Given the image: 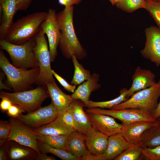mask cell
Here are the masks:
<instances>
[{
    "instance_id": "6da1fadb",
    "label": "cell",
    "mask_w": 160,
    "mask_h": 160,
    "mask_svg": "<svg viewBox=\"0 0 160 160\" xmlns=\"http://www.w3.org/2000/svg\"><path fill=\"white\" fill-rule=\"evenodd\" d=\"M73 6L65 7L56 14L60 31L59 43L60 49L64 56L72 59L75 56L79 60H82L87 56L86 51L82 46L75 33L73 25Z\"/></svg>"
},
{
    "instance_id": "7a4b0ae2",
    "label": "cell",
    "mask_w": 160,
    "mask_h": 160,
    "mask_svg": "<svg viewBox=\"0 0 160 160\" xmlns=\"http://www.w3.org/2000/svg\"><path fill=\"white\" fill-rule=\"evenodd\" d=\"M47 12H38L23 16L13 22L5 39L11 43L23 44L33 37L40 29Z\"/></svg>"
},
{
    "instance_id": "3957f363",
    "label": "cell",
    "mask_w": 160,
    "mask_h": 160,
    "mask_svg": "<svg viewBox=\"0 0 160 160\" xmlns=\"http://www.w3.org/2000/svg\"><path fill=\"white\" fill-rule=\"evenodd\" d=\"M0 67L6 76L9 87L14 92L27 90L32 85L36 83L40 73L39 67L27 70L15 67L1 50Z\"/></svg>"
},
{
    "instance_id": "277c9868",
    "label": "cell",
    "mask_w": 160,
    "mask_h": 160,
    "mask_svg": "<svg viewBox=\"0 0 160 160\" xmlns=\"http://www.w3.org/2000/svg\"><path fill=\"white\" fill-rule=\"evenodd\" d=\"M35 44L34 36L21 44H14L5 39L0 40L1 48L9 54L12 64L17 68H21L39 67L34 53Z\"/></svg>"
},
{
    "instance_id": "5b68a950",
    "label": "cell",
    "mask_w": 160,
    "mask_h": 160,
    "mask_svg": "<svg viewBox=\"0 0 160 160\" xmlns=\"http://www.w3.org/2000/svg\"><path fill=\"white\" fill-rule=\"evenodd\" d=\"M160 97V79L154 85L134 93L130 98L111 109H137L151 114L158 105Z\"/></svg>"
},
{
    "instance_id": "8992f818",
    "label": "cell",
    "mask_w": 160,
    "mask_h": 160,
    "mask_svg": "<svg viewBox=\"0 0 160 160\" xmlns=\"http://www.w3.org/2000/svg\"><path fill=\"white\" fill-rule=\"evenodd\" d=\"M4 97L9 99L13 104L21 107L25 112L34 111L41 107L42 103L49 95L46 85L39 86L30 90L13 93L1 91L0 97Z\"/></svg>"
},
{
    "instance_id": "52a82bcc",
    "label": "cell",
    "mask_w": 160,
    "mask_h": 160,
    "mask_svg": "<svg viewBox=\"0 0 160 160\" xmlns=\"http://www.w3.org/2000/svg\"><path fill=\"white\" fill-rule=\"evenodd\" d=\"M34 37L36 41L34 53L40 68V73L36 84L39 86H45L47 82L55 81L51 67L49 46L45 34L41 29Z\"/></svg>"
},
{
    "instance_id": "ba28073f",
    "label": "cell",
    "mask_w": 160,
    "mask_h": 160,
    "mask_svg": "<svg viewBox=\"0 0 160 160\" xmlns=\"http://www.w3.org/2000/svg\"><path fill=\"white\" fill-rule=\"evenodd\" d=\"M86 111L88 113H95L107 115L120 120L122 123H128L139 121L155 122L159 121L153 118L151 114L137 109L106 110L96 107L88 108Z\"/></svg>"
},
{
    "instance_id": "9c48e42d",
    "label": "cell",
    "mask_w": 160,
    "mask_h": 160,
    "mask_svg": "<svg viewBox=\"0 0 160 160\" xmlns=\"http://www.w3.org/2000/svg\"><path fill=\"white\" fill-rule=\"evenodd\" d=\"M11 129L7 140H13L31 147L37 153H41L38 144L36 134L33 129L16 118L10 117L9 121Z\"/></svg>"
},
{
    "instance_id": "30bf717a",
    "label": "cell",
    "mask_w": 160,
    "mask_h": 160,
    "mask_svg": "<svg viewBox=\"0 0 160 160\" xmlns=\"http://www.w3.org/2000/svg\"><path fill=\"white\" fill-rule=\"evenodd\" d=\"M58 112L51 102L27 114H20L16 119L30 128L34 129L49 124L57 118Z\"/></svg>"
},
{
    "instance_id": "8fae6325",
    "label": "cell",
    "mask_w": 160,
    "mask_h": 160,
    "mask_svg": "<svg viewBox=\"0 0 160 160\" xmlns=\"http://www.w3.org/2000/svg\"><path fill=\"white\" fill-rule=\"evenodd\" d=\"M56 14L55 9H49L40 26V29L47 37L51 62L54 61L57 55V49L59 45L60 36Z\"/></svg>"
},
{
    "instance_id": "7c38bea8",
    "label": "cell",
    "mask_w": 160,
    "mask_h": 160,
    "mask_svg": "<svg viewBox=\"0 0 160 160\" xmlns=\"http://www.w3.org/2000/svg\"><path fill=\"white\" fill-rule=\"evenodd\" d=\"M146 41L144 48L140 51L141 55L160 65V30L158 27L152 25L145 30Z\"/></svg>"
},
{
    "instance_id": "4fadbf2b",
    "label": "cell",
    "mask_w": 160,
    "mask_h": 160,
    "mask_svg": "<svg viewBox=\"0 0 160 160\" xmlns=\"http://www.w3.org/2000/svg\"><path fill=\"white\" fill-rule=\"evenodd\" d=\"M92 126L109 136L121 133L122 124L118 123L113 117L102 114L87 113Z\"/></svg>"
},
{
    "instance_id": "5bb4252c",
    "label": "cell",
    "mask_w": 160,
    "mask_h": 160,
    "mask_svg": "<svg viewBox=\"0 0 160 160\" xmlns=\"http://www.w3.org/2000/svg\"><path fill=\"white\" fill-rule=\"evenodd\" d=\"M121 133L130 143L134 145L139 144L143 133L151 127L160 124L158 121L155 122L145 121L131 123H122Z\"/></svg>"
},
{
    "instance_id": "9a60e30c",
    "label": "cell",
    "mask_w": 160,
    "mask_h": 160,
    "mask_svg": "<svg viewBox=\"0 0 160 160\" xmlns=\"http://www.w3.org/2000/svg\"><path fill=\"white\" fill-rule=\"evenodd\" d=\"M85 135L86 144L88 151L94 155L103 158L108 146V136L92 126Z\"/></svg>"
},
{
    "instance_id": "2e32d148",
    "label": "cell",
    "mask_w": 160,
    "mask_h": 160,
    "mask_svg": "<svg viewBox=\"0 0 160 160\" xmlns=\"http://www.w3.org/2000/svg\"><path fill=\"white\" fill-rule=\"evenodd\" d=\"M155 78V75L151 71L137 67L132 76V84L128 90L127 97L129 99L134 93L155 85L157 83Z\"/></svg>"
},
{
    "instance_id": "e0dca14e",
    "label": "cell",
    "mask_w": 160,
    "mask_h": 160,
    "mask_svg": "<svg viewBox=\"0 0 160 160\" xmlns=\"http://www.w3.org/2000/svg\"><path fill=\"white\" fill-rule=\"evenodd\" d=\"M0 40L5 39L17 11L16 0H0Z\"/></svg>"
},
{
    "instance_id": "ac0fdd59",
    "label": "cell",
    "mask_w": 160,
    "mask_h": 160,
    "mask_svg": "<svg viewBox=\"0 0 160 160\" xmlns=\"http://www.w3.org/2000/svg\"><path fill=\"white\" fill-rule=\"evenodd\" d=\"M8 160H33L37 153L32 148L13 140H7L3 145Z\"/></svg>"
},
{
    "instance_id": "d6986e66",
    "label": "cell",
    "mask_w": 160,
    "mask_h": 160,
    "mask_svg": "<svg viewBox=\"0 0 160 160\" xmlns=\"http://www.w3.org/2000/svg\"><path fill=\"white\" fill-rule=\"evenodd\" d=\"M84 103L78 99H73L68 108L72 114L76 130L85 134L92 124L83 109Z\"/></svg>"
},
{
    "instance_id": "ffe728a7",
    "label": "cell",
    "mask_w": 160,
    "mask_h": 160,
    "mask_svg": "<svg viewBox=\"0 0 160 160\" xmlns=\"http://www.w3.org/2000/svg\"><path fill=\"white\" fill-rule=\"evenodd\" d=\"M86 147L85 134L75 130L69 135L66 151L79 160H81L89 152Z\"/></svg>"
},
{
    "instance_id": "44dd1931",
    "label": "cell",
    "mask_w": 160,
    "mask_h": 160,
    "mask_svg": "<svg viewBox=\"0 0 160 160\" xmlns=\"http://www.w3.org/2000/svg\"><path fill=\"white\" fill-rule=\"evenodd\" d=\"M133 145L121 133L109 136L108 146L103 155V160H114L126 149Z\"/></svg>"
},
{
    "instance_id": "7402d4cb",
    "label": "cell",
    "mask_w": 160,
    "mask_h": 160,
    "mask_svg": "<svg viewBox=\"0 0 160 160\" xmlns=\"http://www.w3.org/2000/svg\"><path fill=\"white\" fill-rule=\"evenodd\" d=\"M51 102L53 104L58 113L66 110L74 99L71 95L63 92L57 86L55 81L45 84Z\"/></svg>"
},
{
    "instance_id": "603a6c76",
    "label": "cell",
    "mask_w": 160,
    "mask_h": 160,
    "mask_svg": "<svg viewBox=\"0 0 160 160\" xmlns=\"http://www.w3.org/2000/svg\"><path fill=\"white\" fill-rule=\"evenodd\" d=\"M100 75L93 73L88 80L79 85L74 92L71 95L74 99H78L83 102L84 104L89 101L90 95L92 92L96 91L101 87L98 83Z\"/></svg>"
},
{
    "instance_id": "cb8c5ba5",
    "label": "cell",
    "mask_w": 160,
    "mask_h": 160,
    "mask_svg": "<svg viewBox=\"0 0 160 160\" xmlns=\"http://www.w3.org/2000/svg\"><path fill=\"white\" fill-rule=\"evenodd\" d=\"M33 130L36 135H70L73 131L76 130L57 119L51 123Z\"/></svg>"
},
{
    "instance_id": "d4e9b609",
    "label": "cell",
    "mask_w": 160,
    "mask_h": 160,
    "mask_svg": "<svg viewBox=\"0 0 160 160\" xmlns=\"http://www.w3.org/2000/svg\"><path fill=\"white\" fill-rule=\"evenodd\" d=\"M140 144L143 148H152L160 145V124L146 130L142 135Z\"/></svg>"
},
{
    "instance_id": "484cf974",
    "label": "cell",
    "mask_w": 160,
    "mask_h": 160,
    "mask_svg": "<svg viewBox=\"0 0 160 160\" xmlns=\"http://www.w3.org/2000/svg\"><path fill=\"white\" fill-rule=\"evenodd\" d=\"M128 89L124 88L120 90V95L113 99L105 101L95 102L89 100L84 104V106L88 108L98 107L102 108L111 109L114 106L127 100Z\"/></svg>"
},
{
    "instance_id": "4316f807",
    "label": "cell",
    "mask_w": 160,
    "mask_h": 160,
    "mask_svg": "<svg viewBox=\"0 0 160 160\" xmlns=\"http://www.w3.org/2000/svg\"><path fill=\"white\" fill-rule=\"evenodd\" d=\"M69 135H37L38 140L56 148L66 151L67 140Z\"/></svg>"
},
{
    "instance_id": "83f0119b",
    "label": "cell",
    "mask_w": 160,
    "mask_h": 160,
    "mask_svg": "<svg viewBox=\"0 0 160 160\" xmlns=\"http://www.w3.org/2000/svg\"><path fill=\"white\" fill-rule=\"evenodd\" d=\"M72 59L74 71L71 84L76 86L88 80L92 75L89 70L85 69L79 62L78 59L75 56H73Z\"/></svg>"
},
{
    "instance_id": "f1b7e54d",
    "label": "cell",
    "mask_w": 160,
    "mask_h": 160,
    "mask_svg": "<svg viewBox=\"0 0 160 160\" xmlns=\"http://www.w3.org/2000/svg\"><path fill=\"white\" fill-rule=\"evenodd\" d=\"M38 144L41 153H50L63 160H79L78 158L64 150L53 148L39 140Z\"/></svg>"
},
{
    "instance_id": "f546056e",
    "label": "cell",
    "mask_w": 160,
    "mask_h": 160,
    "mask_svg": "<svg viewBox=\"0 0 160 160\" xmlns=\"http://www.w3.org/2000/svg\"><path fill=\"white\" fill-rule=\"evenodd\" d=\"M145 0H120L116 4V7L127 13H132L140 8H145Z\"/></svg>"
},
{
    "instance_id": "4dcf8cb0",
    "label": "cell",
    "mask_w": 160,
    "mask_h": 160,
    "mask_svg": "<svg viewBox=\"0 0 160 160\" xmlns=\"http://www.w3.org/2000/svg\"><path fill=\"white\" fill-rule=\"evenodd\" d=\"M143 148L140 144L134 145L125 150L114 160H137L142 156Z\"/></svg>"
},
{
    "instance_id": "1f68e13d",
    "label": "cell",
    "mask_w": 160,
    "mask_h": 160,
    "mask_svg": "<svg viewBox=\"0 0 160 160\" xmlns=\"http://www.w3.org/2000/svg\"><path fill=\"white\" fill-rule=\"evenodd\" d=\"M145 1V9L150 14L160 30V1Z\"/></svg>"
},
{
    "instance_id": "d6a6232c",
    "label": "cell",
    "mask_w": 160,
    "mask_h": 160,
    "mask_svg": "<svg viewBox=\"0 0 160 160\" xmlns=\"http://www.w3.org/2000/svg\"><path fill=\"white\" fill-rule=\"evenodd\" d=\"M142 156L148 160H160V145L153 148H143Z\"/></svg>"
},
{
    "instance_id": "836d02e7",
    "label": "cell",
    "mask_w": 160,
    "mask_h": 160,
    "mask_svg": "<svg viewBox=\"0 0 160 160\" xmlns=\"http://www.w3.org/2000/svg\"><path fill=\"white\" fill-rule=\"evenodd\" d=\"M11 125L9 121H0V146L3 145L7 141L10 133Z\"/></svg>"
},
{
    "instance_id": "e575fe53",
    "label": "cell",
    "mask_w": 160,
    "mask_h": 160,
    "mask_svg": "<svg viewBox=\"0 0 160 160\" xmlns=\"http://www.w3.org/2000/svg\"><path fill=\"white\" fill-rule=\"evenodd\" d=\"M56 119L76 130L73 117L68 108L63 112L59 113Z\"/></svg>"
},
{
    "instance_id": "d590c367",
    "label": "cell",
    "mask_w": 160,
    "mask_h": 160,
    "mask_svg": "<svg viewBox=\"0 0 160 160\" xmlns=\"http://www.w3.org/2000/svg\"><path fill=\"white\" fill-rule=\"evenodd\" d=\"M52 72L53 76L65 90L72 93L74 92L76 86L69 84L65 79L57 74L54 70H52Z\"/></svg>"
},
{
    "instance_id": "8d00e7d4",
    "label": "cell",
    "mask_w": 160,
    "mask_h": 160,
    "mask_svg": "<svg viewBox=\"0 0 160 160\" xmlns=\"http://www.w3.org/2000/svg\"><path fill=\"white\" fill-rule=\"evenodd\" d=\"M24 112H25L21 107L17 105L12 104L6 113L8 116L16 118Z\"/></svg>"
},
{
    "instance_id": "74e56055",
    "label": "cell",
    "mask_w": 160,
    "mask_h": 160,
    "mask_svg": "<svg viewBox=\"0 0 160 160\" xmlns=\"http://www.w3.org/2000/svg\"><path fill=\"white\" fill-rule=\"evenodd\" d=\"M1 99L0 103V109L3 113L6 112L12 104L11 101L8 98L4 97H0Z\"/></svg>"
},
{
    "instance_id": "f35d334b",
    "label": "cell",
    "mask_w": 160,
    "mask_h": 160,
    "mask_svg": "<svg viewBox=\"0 0 160 160\" xmlns=\"http://www.w3.org/2000/svg\"><path fill=\"white\" fill-rule=\"evenodd\" d=\"M16 0L17 11L26 10L32 1V0Z\"/></svg>"
},
{
    "instance_id": "ab89813d",
    "label": "cell",
    "mask_w": 160,
    "mask_h": 160,
    "mask_svg": "<svg viewBox=\"0 0 160 160\" xmlns=\"http://www.w3.org/2000/svg\"><path fill=\"white\" fill-rule=\"evenodd\" d=\"M83 0H58L59 3L65 7L73 6V4H78Z\"/></svg>"
},
{
    "instance_id": "60d3db41",
    "label": "cell",
    "mask_w": 160,
    "mask_h": 160,
    "mask_svg": "<svg viewBox=\"0 0 160 160\" xmlns=\"http://www.w3.org/2000/svg\"><path fill=\"white\" fill-rule=\"evenodd\" d=\"M34 160H55V158L47 155V154L40 153H37Z\"/></svg>"
},
{
    "instance_id": "b9f144b4",
    "label": "cell",
    "mask_w": 160,
    "mask_h": 160,
    "mask_svg": "<svg viewBox=\"0 0 160 160\" xmlns=\"http://www.w3.org/2000/svg\"><path fill=\"white\" fill-rule=\"evenodd\" d=\"M82 160H103V157L94 155L89 151L88 153L81 159Z\"/></svg>"
},
{
    "instance_id": "7bdbcfd3",
    "label": "cell",
    "mask_w": 160,
    "mask_h": 160,
    "mask_svg": "<svg viewBox=\"0 0 160 160\" xmlns=\"http://www.w3.org/2000/svg\"><path fill=\"white\" fill-rule=\"evenodd\" d=\"M151 115L153 118L156 119L160 117V100L156 108Z\"/></svg>"
},
{
    "instance_id": "ee69618b",
    "label": "cell",
    "mask_w": 160,
    "mask_h": 160,
    "mask_svg": "<svg viewBox=\"0 0 160 160\" xmlns=\"http://www.w3.org/2000/svg\"><path fill=\"white\" fill-rule=\"evenodd\" d=\"M7 156L6 151L3 145L0 147V160H7Z\"/></svg>"
},
{
    "instance_id": "f6af8a7d",
    "label": "cell",
    "mask_w": 160,
    "mask_h": 160,
    "mask_svg": "<svg viewBox=\"0 0 160 160\" xmlns=\"http://www.w3.org/2000/svg\"><path fill=\"white\" fill-rule=\"evenodd\" d=\"M2 76H1V75L0 76V89H4L5 90H11V89L9 88V87H7L4 84L2 81Z\"/></svg>"
},
{
    "instance_id": "bcb514c9",
    "label": "cell",
    "mask_w": 160,
    "mask_h": 160,
    "mask_svg": "<svg viewBox=\"0 0 160 160\" xmlns=\"http://www.w3.org/2000/svg\"><path fill=\"white\" fill-rule=\"evenodd\" d=\"M112 5H115L120 0H108Z\"/></svg>"
},
{
    "instance_id": "7dc6e473",
    "label": "cell",
    "mask_w": 160,
    "mask_h": 160,
    "mask_svg": "<svg viewBox=\"0 0 160 160\" xmlns=\"http://www.w3.org/2000/svg\"><path fill=\"white\" fill-rule=\"evenodd\" d=\"M158 119V120H159L160 121V117Z\"/></svg>"
},
{
    "instance_id": "c3c4849f",
    "label": "cell",
    "mask_w": 160,
    "mask_h": 160,
    "mask_svg": "<svg viewBox=\"0 0 160 160\" xmlns=\"http://www.w3.org/2000/svg\"><path fill=\"white\" fill-rule=\"evenodd\" d=\"M154 0V1H160V0Z\"/></svg>"
},
{
    "instance_id": "681fc988",
    "label": "cell",
    "mask_w": 160,
    "mask_h": 160,
    "mask_svg": "<svg viewBox=\"0 0 160 160\" xmlns=\"http://www.w3.org/2000/svg\"></svg>"
}]
</instances>
